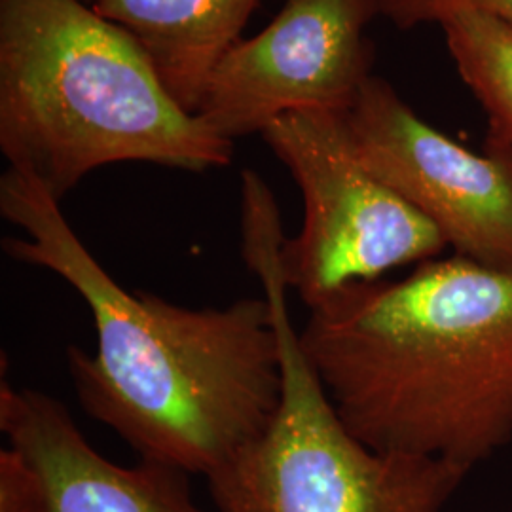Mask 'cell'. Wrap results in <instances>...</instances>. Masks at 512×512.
<instances>
[{"label":"cell","mask_w":512,"mask_h":512,"mask_svg":"<svg viewBox=\"0 0 512 512\" xmlns=\"http://www.w3.org/2000/svg\"><path fill=\"white\" fill-rule=\"evenodd\" d=\"M454 4H473L512 21V0H380L382 16L401 29L433 21L440 10Z\"/></svg>","instance_id":"cell-12"},{"label":"cell","mask_w":512,"mask_h":512,"mask_svg":"<svg viewBox=\"0 0 512 512\" xmlns=\"http://www.w3.org/2000/svg\"><path fill=\"white\" fill-rule=\"evenodd\" d=\"M0 150L61 202L95 169L226 167L220 137L165 92L135 38L84 0H0Z\"/></svg>","instance_id":"cell-3"},{"label":"cell","mask_w":512,"mask_h":512,"mask_svg":"<svg viewBox=\"0 0 512 512\" xmlns=\"http://www.w3.org/2000/svg\"><path fill=\"white\" fill-rule=\"evenodd\" d=\"M243 258L268 298L283 393L268 429L207 476L217 512H446L467 471L440 459L378 452L353 437L330 403L294 329L279 251L281 215L241 220Z\"/></svg>","instance_id":"cell-4"},{"label":"cell","mask_w":512,"mask_h":512,"mask_svg":"<svg viewBox=\"0 0 512 512\" xmlns=\"http://www.w3.org/2000/svg\"><path fill=\"white\" fill-rule=\"evenodd\" d=\"M363 164L439 228L454 255L512 272V145L475 154L427 126L376 76L346 110Z\"/></svg>","instance_id":"cell-6"},{"label":"cell","mask_w":512,"mask_h":512,"mask_svg":"<svg viewBox=\"0 0 512 512\" xmlns=\"http://www.w3.org/2000/svg\"><path fill=\"white\" fill-rule=\"evenodd\" d=\"M0 512H48V495L37 467L10 444L0 450Z\"/></svg>","instance_id":"cell-11"},{"label":"cell","mask_w":512,"mask_h":512,"mask_svg":"<svg viewBox=\"0 0 512 512\" xmlns=\"http://www.w3.org/2000/svg\"><path fill=\"white\" fill-rule=\"evenodd\" d=\"M0 429L37 467L48 512H217L203 509L177 467L148 459L124 467L99 454L71 412L37 389L2 380Z\"/></svg>","instance_id":"cell-8"},{"label":"cell","mask_w":512,"mask_h":512,"mask_svg":"<svg viewBox=\"0 0 512 512\" xmlns=\"http://www.w3.org/2000/svg\"><path fill=\"white\" fill-rule=\"evenodd\" d=\"M59 203L29 175H2L0 213L27 234L2 239L4 251L63 279L92 313L95 353L67 348L78 403L139 458L213 475L268 429L281 403L268 298L186 308L131 293L76 236Z\"/></svg>","instance_id":"cell-1"},{"label":"cell","mask_w":512,"mask_h":512,"mask_svg":"<svg viewBox=\"0 0 512 512\" xmlns=\"http://www.w3.org/2000/svg\"><path fill=\"white\" fill-rule=\"evenodd\" d=\"M304 198V224L285 238L279 266L308 310L357 283L439 258V228L359 158L342 110H296L260 131Z\"/></svg>","instance_id":"cell-5"},{"label":"cell","mask_w":512,"mask_h":512,"mask_svg":"<svg viewBox=\"0 0 512 512\" xmlns=\"http://www.w3.org/2000/svg\"><path fill=\"white\" fill-rule=\"evenodd\" d=\"M380 0H287L213 74L196 116L234 141L296 110H346L372 76L366 25Z\"/></svg>","instance_id":"cell-7"},{"label":"cell","mask_w":512,"mask_h":512,"mask_svg":"<svg viewBox=\"0 0 512 512\" xmlns=\"http://www.w3.org/2000/svg\"><path fill=\"white\" fill-rule=\"evenodd\" d=\"M440 23L459 74L490 118L486 141L512 145V21L473 4L440 10Z\"/></svg>","instance_id":"cell-10"},{"label":"cell","mask_w":512,"mask_h":512,"mask_svg":"<svg viewBox=\"0 0 512 512\" xmlns=\"http://www.w3.org/2000/svg\"><path fill=\"white\" fill-rule=\"evenodd\" d=\"M300 346L366 446L471 473L512 440V272L452 255L310 310Z\"/></svg>","instance_id":"cell-2"},{"label":"cell","mask_w":512,"mask_h":512,"mask_svg":"<svg viewBox=\"0 0 512 512\" xmlns=\"http://www.w3.org/2000/svg\"><path fill=\"white\" fill-rule=\"evenodd\" d=\"M260 0H93L92 8L135 38L165 92L196 114L222 59Z\"/></svg>","instance_id":"cell-9"},{"label":"cell","mask_w":512,"mask_h":512,"mask_svg":"<svg viewBox=\"0 0 512 512\" xmlns=\"http://www.w3.org/2000/svg\"><path fill=\"white\" fill-rule=\"evenodd\" d=\"M84 2H86V4H93V0H84Z\"/></svg>","instance_id":"cell-13"}]
</instances>
